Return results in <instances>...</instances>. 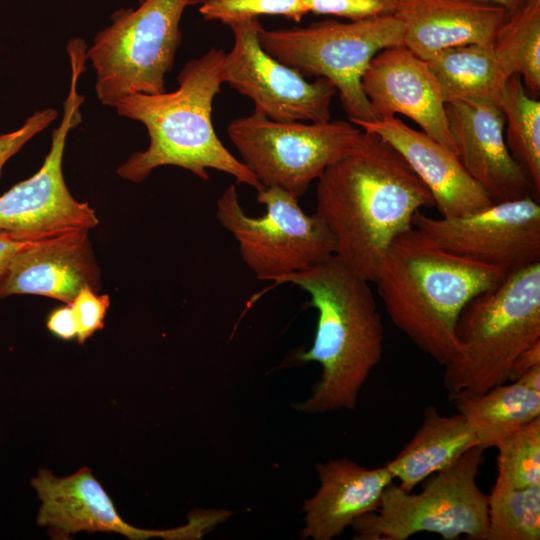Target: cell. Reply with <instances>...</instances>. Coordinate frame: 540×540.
Returning a JSON list of instances; mask_svg holds the SVG:
<instances>
[{
    "label": "cell",
    "instance_id": "obj_1",
    "mask_svg": "<svg viewBox=\"0 0 540 540\" xmlns=\"http://www.w3.org/2000/svg\"><path fill=\"white\" fill-rule=\"evenodd\" d=\"M317 181L315 214L333 235L334 256L368 282L392 242L413 228L415 213L435 206L403 156L363 130L353 149Z\"/></svg>",
    "mask_w": 540,
    "mask_h": 540
},
{
    "label": "cell",
    "instance_id": "obj_2",
    "mask_svg": "<svg viewBox=\"0 0 540 540\" xmlns=\"http://www.w3.org/2000/svg\"><path fill=\"white\" fill-rule=\"evenodd\" d=\"M507 275L437 247L413 227L392 242L373 283L394 325L446 366L461 354L455 329L463 308Z\"/></svg>",
    "mask_w": 540,
    "mask_h": 540
},
{
    "label": "cell",
    "instance_id": "obj_3",
    "mask_svg": "<svg viewBox=\"0 0 540 540\" xmlns=\"http://www.w3.org/2000/svg\"><path fill=\"white\" fill-rule=\"evenodd\" d=\"M273 281L274 286L290 283L306 291L318 313L313 344L297 358L318 362L322 374L296 409L311 414L354 409L383 353L384 326L370 282L334 255Z\"/></svg>",
    "mask_w": 540,
    "mask_h": 540
},
{
    "label": "cell",
    "instance_id": "obj_4",
    "mask_svg": "<svg viewBox=\"0 0 540 540\" xmlns=\"http://www.w3.org/2000/svg\"><path fill=\"white\" fill-rule=\"evenodd\" d=\"M225 52L211 48L185 63L178 88L156 94L131 93L112 107L119 116L142 123L149 136L145 150L134 152L117 169L128 181L139 183L161 166H177L209 180V169L233 176L237 183L263 188L246 165L218 138L212 122L213 101L221 90Z\"/></svg>",
    "mask_w": 540,
    "mask_h": 540
},
{
    "label": "cell",
    "instance_id": "obj_5",
    "mask_svg": "<svg viewBox=\"0 0 540 540\" xmlns=\"http://www.w3.org/2000/svg\"><path fill=\"white\" fill-rule=\"evenodd\" d=\"M455 334L461 354L443 374L449 400L507 383L518 356L540 341V262L508 274L470 300Z\"/></svg>",
    "mask_w": 540,
    "mask_h": 540
},
{
    "label": "cell",
    "instance_id": "obj_6",
    "mask_svg": "<svg viewBox=\"0 0 540 540\" xmlns=\"http://www.w3.org/2000/svg\"><path fill=\"white\" fill-rule=\"evenodd\" d=\"M258 39L269 55L303 77L330 81L349 121L355 124L378 120L361 79L379 51L403 44V25L395 15L350 22L327 19L276 30L260 24Z\"/></svg>",
    "mask_w": 540,
    "mask_h": 540
},
{
    "label": "cell",
    "instance_id": "obj_7",
    "mask_svg": "<svg viewBox=\"0 0 540 540\" xmlns=\"http://www.w3.org/2000/svg\"><path fill=\"white\" fill-rule=\"evenodd\" d=\"M484 451L480 445L472 447L418 494L391 483L379 507L351 523L354 539L405 540L430 532L444 540H486L488 495L477 484Z\"/></svg>",
    "mask_w": 540,
    "mask_h": 540
},
{
    "label": "cell",
    "instance_id": "obj_8",
    "mask_svg": "<svg viewBox=\"0 0 540 540\" xmlns=\"http://www.w3.org/2000/svg\"><path fill=\"white\" fill-rule=\"evenodd\" d=\"M190 0H144L114 11L86 57L95 70L98 100L112 105L131 93L166 91L165 77L181 44L180 22Z\"/></svg>",
    "mask_w": 540,
    "mask_h": 540
},
{
    "label": "cell",
    "instance_id": "obj_9",
    "mask_svg": "<svg viewBox=\"0 0 540 540\" xmlns=\"http://www.w3.org/2000/svg\"><path fill=\"white\" fill-rule=\"evenodd\" d=\"M266 212L247 215L234 184L216 202V217L238 243L246 266L260 280H274L304 270L334 255L335 241L315 213L308 215L299 199L278 186L257 191Z\"/></svg>",
    "mask_w": 540,
    "mask_h": 540
},
{
    "label": "cell",
    "instance_id": "obj_10",
    "mask_svg": "<svg viewBox=\"0 0 540 540\" xmlns=\"http://www.w3.org/2000/svg\"><path fill=\"white\" fill-rule=\"evenodd\" d=\"M227 133L263 187L278 186L299 199L325 169L353 149L362 129L344 120L279 122L253 111L233 120Z\"/></svg>",
    "mask_w": 540,
    "mask_h": 540
},
{
    "label": "cell",
    "instance_id": "obj_11",
    "mask_svg": "<svg viewBox=\"0 0 540 540\" xmlns=\"http://www.w3.org/2000/svg\"><path fill=\"white\" fill-rule=\"evenodd\" d=\"M87 47L79 37L67 44L71 80L61 122L52 132L51 147L40 169L0 196V230L57 235L74 229L90 230L99 222L88 203L72 196L62 170L68 134L82 121L84 96L77 87L86 69Z\"/></svg>",
    "mask_w": 540,
    "mask_h": 540
},
{
    "label": "cell",
    "instance_id": "obj_12",
    "mask_svg": "<svg viewBox=\"0 0 540 540\" xmlns=\"http://www.w3.org/2000/svg\"><path fill=\"white\" fill-rule=\"evenodd\" d=\"M258 18L230 23L234 44L225 53L223 82L254 103V111L279 122H327L337 93L325 78L308 81L260 45Z\"/></svg>",
    "mask_w": 540,
    "mask_h": 540
},
{
    "label": "cell",
    "instance_id": "obj_13",
    "mask_svg": "<svg viewBox=\"0 0 540 540\" xmlns=\"http://www.w3.org/2000/svg\"><path fill=\"white\" fill-rule=\"evenodd\" d=\"M412 224L437 247L507 274L540 262V205L532 196L456 218H434L420 210Z\"/></svg>",
    "mask_w": 540,
    "mask_h": 540
},
{
    "label": "cell",
    "instance_id": "obj_14",
    "mask_svg": "<svg viewBox=\"0 0 540 540\" xmlns=\"http://www.w3.org/2000/svg\"><path fill=\"white\" fill-rule=\"evenodd\" d=\"M32 486L41 500L37 524L47 528L53 539H69L81 531L113 532L132 540L200 539L213 527V520L205 511L190 514L186 525L174 529L147 530L131 526L119 516L111 498L88 467L62 478L42 469L32 480Z\"/></svg>",
    "mask_w": 540,
    "mask_h": 540
},
{
    "label": "cell",
    "instance_id": "obj_15",
    "mask_svg": "<svg viewBox=\"0 0 540 540\" xmlns=\"http://www.w3.org/2000/svg\"><path fill=\"white\" fill-rule=\"evenodd\" d=\"M361 86L378 120L404 115L457 154L445 103L426 60L403 44L387 47L370 60Z\"/></svg>",
    "mask_w": 540,
    "mask_h": 540
},
{
    "label": "cell",
    "instance_id": "obj_16",
    "mask_svg": "<svg viewBox=\"0 0 540 540\" xmlns=\"http://www.w3.org/2000/svg\"><path fill=\"white\" fill-rule=\"evenodd\" d=\"M445 111L461 163L494 203L528 196L539 201L506 146L498 101L458 100L446 103Z\"/></svg>",
    "mask_w": 540,
    "mask_h": 540
},
{
    "label": "cell",
    "instance_id": "obj_17",
    "mask_svg": "<svg viewBox=\"0 0 540 540\" xmlns=\"http://www.w3.org/2000/svg\"><path fill=\"white\" fill-rule=\"evenodd\" d=\"M354 125L379 135L403 156L430 191L441 217L468 216L494 203L458 155L422 130L413 129L396 116Z\"/></svg>",
    "mask_w": 540,
    "mask_h": 540
},
{
    "label": "cell",
    "instance_id": "obj_18",
    "mask_svg": "<svg viewBox=\"0 0 540 540\" xmlns=\"http://www.w3.org/2000/svg\"><path fill=\"white\" fill-rule=\"evenodd\" d=\"M88 231H66L18 252L0 287V297L31 294L70 304L83 287L98 292L100 269Z\"/></svg>",
    "mask_w": 540,
    "mask_h": 540
},
{
    "label": "cell",
    "instance_id": "obj_19",
    "mask_svg": "<svg viewBox=\"0 0 540 540\" xmlns=\"http://www.w3.org/2000/svg\"><path fill=\"white\" fill-rule=\"evenodd\" d=\"M511 13L479 0H401L403 45L423 60L451 47L493 41Z\"/></svg>",
    "mask_w": 540,
    "mask_h": 540
},
{
    "label": "cell",
    "instance_id": "obj_20",
    "mask_svg": "<svg viewBox=\"0 0 540 540\" xmlns=\"http://www.w3.org/2000/svg\"><path fill=\"white\" fill-rule=\"evenodd\" d=\"M317 493L303 506L305 527L301 538L330 540L359 516L375 511L393 475L386 465L367 468L348 459L316 465Z\"/></svg>",
    "mask_w": 540,
    "mask_h": 540
},
{
    "label": "cell",
    "instance_id": "obj_21",
    "mask_svg": "<svg viewBox=\"0 0 540 540\" xmlns=\"http://www.w3.org/2000/svg\"><path fill=\"white\" fill-rule=\"evenodd\" d=\"M478 439L460 414L442 415L434 405L425 408L423 420L413 438L385 465L399 487L406 492L430 475L441 471L474 446Z\"/></svg>",
    "mask_w": 540,
    "mask_h": 540
},
{
    "label": "cell",
    "instance_id": "obj_22",
    "mask_svg": "<svg viewBox=\"0 0 540 540\" xmlns=\"http://www.w3.org/2000/svg\"><path fill=\"white\" fill-rule=\"evenodd\" d=\"M427 63L445 104L470 99L499 102L510 77L492 46L467 44L446 48Z\"/></svg>",
    "mask_w": 540,
    "mask_h": 540
},
{
    "label": "cell",
    "instance_id": "obj_23",
    "mask_svg": "<svg viewBox=\"0 0 540 540\" xmlns=\"http://www.w3.org/2000/svg\"><path fill=\"white\" fill-rule=\"evenodd\" d=\"M485 450L540 417V392L510 381L452 400Z\"/></svg>",
    "mask_w": 540,
    "mask_h": 540
},
{
    "label": "cell",
    "instance_id": "obj_24",
    "mask_svg": "<svg viewBox=\"0 0 540 540\" xmlns=\"http://www.w3.org/2000/svg\"><path fill=\"white\" fill-rule=\"evenodd\" d=\"M504 116V138L540 197V102L526 92L522 79L511 75L499 99Z\"/></svg>",
    "mask_w": 540,
    "mask_h": 540
},
{
    "label": "cell",
    "instance_id": "obj_25",
    "mask_svg": "<svg viewBox=\"0 0 540 540\" xmlns=\"http://www.w3.org/2000/svg\"><path fill=\"white\" fill-rule=\"evenodd\" d=\"M492 50L508 74L521 77L528 95H540V0H529L510 14L499 29Z\"/></svg>",
    "mask_w": 540,
    "mask_h": 540
},
{
    "label": "cell",
    "instance_id": "obj_26",
    "mask_svg": "<svg viewBox=\"0 0 540 540\" xmlns=\"http://www.w3.org/2000/svg\"><path fill=\"white\" fill-rule=\"evenodd\" d=\"M540 487L493 486L488 495L486 540H539Z\"/></svg>",
    "mask_w": 540,
    "mask_h": 540
},
{
    "label": "cell",
    "instance_id": "obj_27",
    "mask_svg": "<svg viewBox=\"0 0 540 540\" xmlns=\"http://www.w3.org/2000/svg\"><path fill=\"white\" fill-rule=\"evenodd\" d=\"M495 448V485L516 489L540 487V417L502 439Z\"/></svg>",
    "mask_w": 540,
    "mask_h": 540
},
{
    "label": "cell",
    "instance_id": "obj_28",
    "mask_svg": "<svg viewBox=\"0 0 540 540\" xmlns=\"http://www.w3.org/2000/svg\"><path fill=\"white\" fill-rule=\"evenodd\" d=\"M199 13L206 21L229 25L260 15H279L300 22L309 12L305 0H205L199 5Z\"/></svg>",
    "mask_w": 540,
    "mask_h": 540
},
{
    "label": "cell",
    "instance_id": "obj_29",
    "mask_svg": "<svg viewBox=\"0 0 540 540\" xmlns=\"http://www.w3.org/2000/svg\"><path fill=\"white\" fill-rule=\"evenodd\" d=\"M401 0H305L309 13L334 15L350 21L394 15Z\"/></svg>",
    "mask_w": 540,
    "mask_h": 540
},
{
    "label": "cell",
    "instance_id": "obj_30",
    "mask_svg": "<svg viewBox=\"0 0 540 540\" xmlns=\"http://www.w3.org/2000/svg\"><path fill=\"white\" fill-rule=\"evenodd\" d=\"M70 306L77 326V341L84 344L97 330L103 328L110 297L108 294H98L90 287H83Z\"/></svg>",
    "mask_w": 540,
    "mask_h": 540
},
{
    "label": "cell",
    "instance_id": "obj_31",
    "mask_svg": "<svg viewBox=\"0 0 540 540\" xmlns=\"http://www.w3.org/2000/svg\"><path fill=\"white\" fill-rule=\"evenodd\" d=\"M57 117L58 111L54 108L38 110L30 115L18 129L0 135V178L7 161L34 136L46 129Z\"/></svg>",
    "mask_w": 540,
    "mask_h": 540
},
{
    "label": "cell",
    "instance_id": "obj_32",
    "mask_svg": "<svg viewBox=\"0 0 540 540\" xmlns=\"http://www.w3.org/2000/svg\"><path fill=\"white\" fill-rule=\"evenodd\" d=\"M52 236L55 235L0 230V287L3 283L12 259L18 252L40 239Z\"/></svg>",
    "mask_w": 540,
    "mask_h": 540
},
{
    "label": "cell",
    "instance_id": "obj_33",
    "mask_svg": "<svg viewBox=\"0 0 540 540\" xmlns=\"http://www.w3.org/2000/svg\"><path fill=\"white\" fill-rule=\"evenodd\" d=\"M47 328L57 337L70 340L77 336V326L70 304L51 312L47 320Z\"/></svg>",
    "mask_w": 540,
    "mask_h": 540
},
{
    "label": "cell",
    "instance_id": "obj_34",
    "mask_svg": "<svg viewBox=\"0 0 540 540\" xmlns=\"http://www.w3.org/2000/svg\"><path fill=\"white\" fill-rule=\"evenodd\" d=\"M540 366V341L524 350L515 360L508 382L517 381L531 369Z\"/></svg>",
    "mask_w": 540,
    "mask_h": 540
},
{
    "label": "cell",
    "instance_id": "obj_35",
    "mask_svg": "<svg viewBox=\"0 0 540 540\" xmlns=\"http://www.w3.org/2000/svg\"><path fill=\"white\" fill-rule=\"evenodd\" d=\"M517 381L531 390L540 392V366L531 369Z\"/></svg>",
    "mask_w": 540,
    "mask_h": 540
},
{
    "label": "cell",
    "instance_id": "obj_36",
    "mask_svg": "<svg viewBox=\"0 0 540 540\" xmlns=\"http://www.w3.org/2000/svg\"><path fill=\"white\" fill-rule=\"evenodd\" d=\"M479 1L499 5L505 8L511 14L523 8L528 2V0H479Z\"/></svg>",
    "mask_w": 540,
    "mask_h": 540
},
{
    "label": "cell",
    "instance_id": "obj_37",
    "mask_svg": "<svg viewBox=\"0 0 540 540\" xmlns=\"http://www.w3.org/2000/svg\"><path fill=\"white\" fill-rule=\"evenodd\" d=\"M204 1H205V0H190L189 6L200 5V4L203 3Z\"/></svg>",
    "mask_w": 540,
    "mask_h": 540
},
{
    "label": "cell",
    "instance_id": "obj_38",
    "mask_svg": "<svg viewBox=\"0 0 540 540\" xmlns=\"http://www.w3.org/2000/svg\"><path fill=\"white\" fill-rule=\"evenodd\" d=\"M137 1H138L139 3H141V2L144 1V0H137Z\"/></svg>",
    "mask_w": 540,
    "mask_h": 540
},
{
    "label": "cell",
    "instance_id": "obj_39",
    "mask_svg": "<svg viewBox=\"0 0 540 540\" xmlns=\"http://www.w3.org/2000/svg\"><path fill=\"white\" fill-rule=\"evenodd\" d=\"M529 1V0H528Z\"/></svg>",
    "mask_w": 540,
    "mask_h": 540
}]
</instances>
